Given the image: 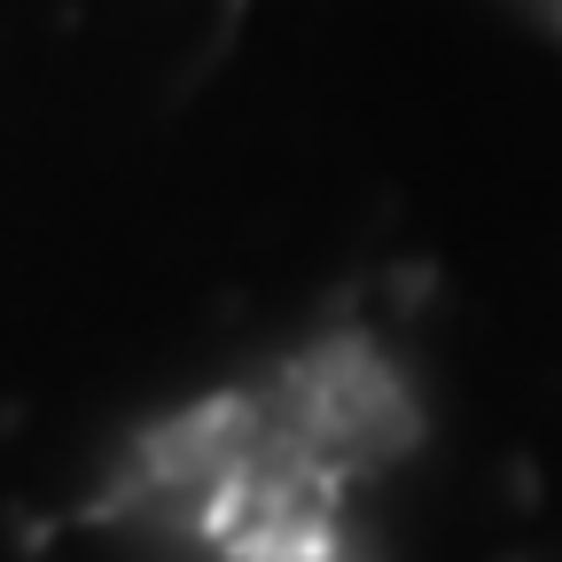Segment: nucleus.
I'll list each match as a JSON object with an SVG mask.
<instances>
[{"label": "nucleus", "instance_id": "f257e3e1", "mask_svg": "<svg viewBox=\"0 0 562 562\" xmlns=\"http://www.w3.org/2000/svg\"><path fill=\"white\" fill-rule=\"evenodd\" d=\"M391 375L368 351H313L188 406L140 461L133 501L195 562H344L391 469Z\"/></svg>", "mask_w": 562, "mask_h": 562}]
</instances>
